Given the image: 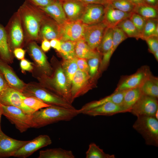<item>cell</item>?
Wrapping results in <instances>:
<instances>
[{"label":"cell","mask_w":158,"mask_h":158,"mask_svg":"<svg viewBox=\"0 0 158 158\" xmlns=\"http://www.w3.org/2000/svg\"><path fill=\"white\" fill-rule=\"evenodd\" d=\"M17 11L23 28L25 42L39 41L41 25L46 14L28 0L25 1Z\"/></svg>","instance_id":"obj_1"},{"label":"cell","mask_w":158,"mask_h":158,"mask_svg":"<svg viewBox=\"0 0 158 158\" xmlns=\"http://www.w3.org/2000/svg\"><path fill=\"white\" fill-rule=\"evenodd\" d=\"M80 114L79 110L51 105L30 115L33 128H39L61 121H70Z\"/></svg>","instance_id":"obj_2"},{"label":"cell","mask_w":158,"mask_h":158,"mask_svg":"<svg viewBox=\"0 0 158 158\" xmlns=\"http://www.w3.org/2000/svg\"><path fill=\"white\" fill-rule=\"evenodd\" d=\"M133 125V128L140 134L146 145L158 146V120L154 116H140Z\"/></svg>","instance_id":"obj_3"},{"label":"cell","mask_w":158,"mask_h":158,"mask_svg":"<svg viewBox=\"0 0 158 158\" xmlns=\"http://www.w3.org/2000/svg\"><path fill=\"white\" fill-rule=\"evenodd\" d=\"M21 92L25 96L35 97L49 105L69 109H75L71 103L60 96L41 88L29 86L25 87Z\"/></svg>","instance_id":"obj_4"},{"label":"cell","mask_w":158,"mask_h":158,"mask_svg":"<svg viewBox=\"0 0 158 158\" xmlns=\"http://www.w3.org/2000/svg\"><path fill=\"white\" fill-rule=\"evenodd\" d=\"M5 29L11 51L20 47L25 42V39L20 18L17 11L11 18Z\"/></svg>","instance_id":"obj_5"},{"label":"cell","mask_w":158,"mask_h":158,"mask_svg":"<svg viewBox=\"0 0 158 158\" xmlns=\"http://www.w3.org/2000/svg\"><path fill=\"white\" fill-rule=\"evenodd\" d=\"M2 105L3 115L15 126L20 132H24L28 129L33 128L30 115L26 114L18 107Z\"/></svg>","instance_id":"obj_6"},{"label":"cell","mask_w":158,"mask_h":158,"mask_svg":"<svg viewBox=\"0 0 158 158\" xmlns=\"http://www.w3.org/2000/svg\"><path fill=\"white\" fill-rule=\"evenodd\" d=\"M86 25L80 20L73 21L68 19L63 24L59 25V40L76 42L83 39Z\"/></svg>","instance_id":"obj_7"},{"label":"cell","mask_w":158,"mask_h":158,"mask_svg":"<svg viewBox=\"0 0 158 158\" xmlns=\"http://www.w3.org/2000/svg\"><path fill=\"white\" fill-rule=\"evenodd\" d=\"M25 97L21 92L8 85L0 94V103L18 107L26 114L31 115L35 111L24 104L23 100Z\"/></svg>","instance_id":"obj_8"},{"label":"cell","mask_w":158,"mask_h":158,"mask_svg":"<svg viewBox=\"0 0 158 158\" xmlns=\"http://www.w3.org/2000/svg\"><path fill=\"white\" fill-rule=\"evenodd\" d=\"M157 99L142 94L133 106L130 112L137 117L140 116L154 117L156 113L158 111Z\"/></svg>","instance_id":"obj_9"},{"label":"cell","mask_w":158,"mask_h":158,"mask_svg":"<svg viewBox=\"0 0 158 158\" xmlns=\"http://www.w3.org/2000/svg\"><path fill=\"white\" fill-rule=\"evenodd\" d=\"M52 143L50 137L46 135H40L23 145L13 157L20 158H27L39 149L49 145Z\"/></svg>","instance_id":"obj_10"},{"label":"cell","mask_w":158,"mask_h":158,"mask_svg":"<svg viewBox=\"0 0 158 158\" xmlns=\"http://www.w3.org/2000/svg\"><path fill=\"white\" fill-rule=\"evenodd\" d=\"M107 27L103 21L95 24L86 25L83 39L91 49L96 50Z\"/></svg>","instance_id":"obj_11"},{"label":"cell","mask_w":158,"mask_h":158,"mask_svg":"<svg viewBox=\"0 0 158 158\" xmlns=\"http://www.w3.org/2000/svg\"><path fill=\"white\" fill-rule=\"evenodd\" d=\"M47 81L59 95L71 103L70 89L62 67L58 68L53 77L48 79Z\"/></svg>","instance_id":"obj_12"},{"label":"cell","mask_w":158,"mask_h":158,"mask_svg":"<svg viewBox=\"0 0 158 158\" xmlns=\"http://www.w3.org/2000/svg\"><path fill=\"white\" fill-rule=\"evenodd\" d=\"M26 43L27 50L39 69L46 75H51V68L41 48L35 41H31Z\"/></svg>","instance_id":"obj_13"},{"label":"cell","mask_w":158,"mask_h":158,"mask_svg":"<svg viewBox=\"0 0 158 158\" xmlns=\"http://www.w3.org/2000/svg\"><path fill=\"white\" fill-rule=\"evenodd\" d=\"M29 140L14 139L6 135L0 128V158L13 157L14 154Z\"/></svg>","instance_id":"obj_14"},{"label":"cell","mask_w":158,"mask_h":158,"mask_svg":"<svg viewBox=\"0 0 158 158\" xmlns=\"http://www.w3.org/2000/svg\"><path fill=\"white\" fill-rule=\"evenodd\" d=\"M105 8V6L101 4H87L80 20L86 25L102 22L104 19Z\"/></svg>","instance_id":"obj_15"},{"label":"cell","mask_w":158,"mask_h":158,"mask_svg":"<svg viewBox=\"0 0 158 158\" xmlns=\"http://www.w3.org/2000/svg\"><path fill=\"white\" fill-rule=\"evenodd\" d=\"M89 74L78 69L72 81L70 88L71 102L87 91L85 87L90 78Z\"/></svg>","instance_id":"obj_16"},{"label":"cell","mask_w":158,"mask_h":158,"mask_svg":"<svg viewBox=\"0 0 158 158\" xmlns=\"http://www.w3.org/2000/svg\"><path fill=\"white\" fill-rule=\"evenodd\" d=\"M61 3L67 19L80 20L87 4L77 0H58Z\"/></svg>","instance_id":"obj_17"},{"label":"cell","mask_w":158,"mask_h":158,"mask_svg":"<svg viewBox=\"0 0 158 158\" xmlns=\"http://www.w3.org/2000/svg\"><path fill=\"white\" fill-rule=\"evenodd\" d=\"M54 39H59V25L46 14L41 25L39 40H42L44 39L49 40Z\"/></svg>","instance_id":"obj_18"},{"label":"cell","mask_w":158,"mask_h":158,"mask_svg":"<svg viewBox=\"0 0 158 158\" xmlns=\"http://www.w3.org/2000/svg\"><path fill=\"white\" fill-rule=\"evenodd\" d=\"M102 21L107 27L113 28L123 20L130 17L131 13H126L113 7L110 4L105 6Z\"/></svg>","instance_id":"obj_19"},{"label":"cell","mask_w":158,"mask_h":158,"mask_svg":"<svg viewBox=\"0 0 158 158\" xmlns=\"http://www.w3.org/2000/svg\"><path fill=\"white\" fill-rule=\"evenodd\" d=\"M125 112V111L121 105L112 102H108L85 111L82 114L95 116H111L118 113Z\"/></svg>","instance_id":"obj_20"},{"label":"cell","mask_w":158,"mask_h":158,"mask_svg":"<svg viewBox=\"0 0 158 158\" xmlns=\"http://www.w3.org/2000/svg\"><path fill=\"white\" fill-rule=\"evenodd\" d=\"M150 75L147 69L140 70L124 80L120 84L114 92L140 87Z\"/></svg>","instance_id":"obj_21"},{"label":"cell","mask_w":158,"mask_h":158,"mask_svg":"<svg viewBox=\"0 0 158 158\" xmlns=\"http://www.w3.org/2000/svg\"><path fill=\"white\" fill-rule=\"evenodd\" d=\"M39 7L59 25L63 24L68 20L62 5L58 0L47 6Z\"/></svg>","instance_id":"obj_22"},{"label":"cell","mask_w":158,"mask_h":158,"mask_svg":"<svg viewBox=\"0 0 158 158\" xmlns=\"http://www.w3.org/2000/svg\"><path fill=\"white\" fill-rule=\"evenodd\" d=\"M113 29L112 45L109 51L103 55L100 66L102 70L104 68L108 65L112 55L119 45L128 38L122 30L118 27L116 26Z\"/></svg>","instance_id":"obj_23"},{"label":"cell","mask_w":158,"mask_h":158,"mask_svg":"<svg viewBox=\"0 0 158 158\" xmlns=\"http://www.w3.org/2000/svg\"><path fill=\"white\" fill-rule=\"evenodd\" d=\"M0 72L10 87L22 92L25 87L23 82L12 70L0 60Z\"/></svg>","instance_id":"obj_24"},{"label":"cell","mask_w":158,"mask_h":158,"mask_svg":"<svg viewBox=\"0 0 158 158\" xmlns=\"http://www.w3.org/2000/svg\"><path fill=\"white\" fill-rule=\"evenodd\" d=\"M124 90L114 92L113 94L99 100L88 103L79 109L80 114L108 102H112L121 106Z\"/></svg>","instance_id":"obj_25"},{"label":"cell","mask_w":158,"mask_h":158,"mask_svg":"<svg viewBox=\"0 0 158 158\" xmlns=\"http://www.w3.org/2000/svg\"><path fill=\"white\" fill-rule=\"evenodd\" d=\"M140 87L124 90L122 107L126 112L131 109L142 94Z\"/></svg>","instance_id":"obj_26"},{"label":"cell","mask_w":158,"mask_h":158,"mask_svg":"<svg viewBox=\"0 0 158 158\" xmlns=\"http://www.w3.org/2000/svg\"><path fill=\"white\" fill-rule=\"evenodd\" d=\"M75 53L76 57L88 59L99 54L96 50L91 49L83 39L75 42Z\"/></svg>","instance_id":"obj_27"},{"label":"cell","mask_w":158,"mask_h":158,"mask_svg":"<svg viewBox=\"0 0 158 158\" xmlns=\"http://www.w3.org/2000/svg\"><path fill=\"white\" fill-rule=\"evenodd\" d=\"M38 158H74L71 150L61 148L47 149L39 152Z\"/></svg>","instance_id":"obj_28"},{"label":"cell","mask_w":158,"mask_h":158,"mask_svg":"<svg viewBox=\"0 0 158 158\" xmlns=\"http://www.w3.org/2000/svg\"><path fill=\"white\" fill-rule=\"evenodd\" d=\"M143 94L156 98L158 97V81L150 74L140 87Z\"/></svg>","instance_id":"obj_29"},{"label":"cell","mask_w":158,"mask_h":158,"mask_svg":"<svg viewBox=\"0 0 158 158\" xmlns=\"http://www.w3.org/2000/svg\"><path fill=\"white\" fill-rule=\"evenodd\" d=\"M0 57L3 60L10 62L12 55L4 27L0 23Z\"/></svg>","instance_id":"obj_30"},{"label":"cell","mask_w":158,"mask_h":158,"mask_svg":"<svg viewBox=\"0 0 158 158\" xmlns=\"http://www.w3.org/2000/svg\"><path fill=\"white\" fill-rule=\"evenodd\" d=\"M116 26L121 29L128 37L142 39L141 34L136 28L129 18L122 21Z\"/></svg>","instance_id":"obj_31"},{"label":"cell","mask_w":158,"mask_h":158,"mask_svg":"<svg viewBox=\"0 0 158 158\" xmlns=\"http://www.w3.org/2000/svg\"><path fill=\"white\" fill-rule=\"evenodd\" d=\"M113 34V28L107 27L96 50L103 56L107 53L110 49L112 43Z\"/></svg>","instance_id":"obj_32"},{"label":"cell","mask_w":158,"mask_h":158,"mask_svg":"<svg viewBox=\"0 0 158 158\" xmlns=\"http://www.w3.org/2000/svg\"><path fill=\"white\" fill-rule=\"evenodd\" d=\"M77 59L75 57L72 59L64 60L63 63L62 68L70 89L72 80L78 69Z\"/></svg>","instance_id":"obj_33"},{"label":"cell","mask_w":158,"mask_h":158,"mask_svg":"<svg viewBox=\"0 0 158 158\" xmlns=\"http://www.w3.org/2000/svg\"><path fill=\"white\" fill-rule=\"evenodd\" d=\"M133 12L147 19H157L158 12L156 8L146 4L135 6Z\"/></svg>","instance_id":"obj_34"},{"label":"cell","mask_w":158,"mask_h":158,"mask_svg":"<svg viewBox=\"0 0 158 158\" xmlns=\"http://www.w3.org/2000/svg\"><path fill=\"white\" fill-rule=\"evenodd\" d=\"M60 41L61 46L59 53L64 60L70 59L76 57L75 53V42Z\"/></svg>","instance_id":"obj_35"},{"label":"cell","mask_w":158,"mask_h":158,"mask_svg":"<svg viewBox=\"0 0 158 158\" xmlns=\"http://www.w3.org/2000/svg\"><path fill=\"white\" fill-rule=\"evenodd\" d=\"M114 154H110L105 153L103 150L94 143H90L86 152V158H115Z\"/></svg>","instance_id":"obj_36"},{"label":"cell","mask_w":158,"mask_h":158,"mask_svg":"<svg viewBox=\"0 0 158 158\" xmlns=\"http://www.w3.org/2000/svg\"><path fill=\"white\" fill-rule=\"evenodd\" d=\"M23 102L25 105L33 110L35 111L51 105L34 96H25L23 100Z\"/></svg>","instance_id":"obj_37"},{"label":"cell","mask_w":158,"mask_h":158,"mask_svg":"<svg viewBox=\"0 0 158 158\" xmlns=\"http://www.w3.org/2000/svg\"><path fill=\"white\" fill-rule=\"evenodd\" d=\"M110 4L113 7L126 13L133 12L135 6L129 0H111Z\"/></svg>","instance_id":"obj_38"},{"label":"cell","mask_w":158,"mask_h":158,"mask_svg":"<svg viewBox=\"0 0 158 158\" xmlns=\"http://www.w3.org/2000/svg\"><path fill=\"white\" fill-rule=\"evenodd\" d=\"M158 25L157 19H147L142 33V39L144 40L152 36Z\"/></svg>","instance_id":"obj_39"},{"label":"cell","mask_w":158,"mask_h":158,"mask_svg":"<svg viewBox=\"0 0 158 158\" xmlns=\"http://www.w3.org/2000/svg\"><path fill=\"white\" fill-rule=\"evenodd\" d=\"M129 18L142 34L147 19L134 12L131 13Z\"/></svg>","instance_id":"obj_40"},{"label":"cell","mask_w":158,"mask_h":158,"mask_svg":"<svg viewBox=\"0 0 158 158\" xmlns=\"http://www.w3.org/2000/svg\"><path fill=\"white\" fill-rule=\"evenodd\" d=\"M99 54L96 56L88 59L87 63L89 67V74L90 77H92L97 72L100 60Z\"/></svg>","instance_id":"obj_41"},{"label":"cell","mask_w":158,"mask_h":158,"mask_svg":"<svg viewBox=\"0 0 158 158\" xmlns=\"http://www.w3.org/2000/svg\"><path fill=\"white\" fill-rule=\"evenodd\" d=\"M148 45L149 49L152 54L158 50V38L151 36L145 38V39Z\"/></svg>","instance_id":"obj_42"},{"label":"cell","mask_w":158,"mask_h":158,"mask_svg":"<svg viewBox=\"0 0 158 158\" xmlns=\"http://www.w3.org/2000/svg\"><path fill=\"white\" fill-rule=\"evenodd\" d=\"M86 59L77 57V64L78 69L89 74V67Z\"/></svg>","instance_id":"obj_43"},{"label":"cell","mask_w":158,"mask_h":158,"mask_svg":"<svg viewBox=\"0 0 158 158\" xmlns=\"http://www.w3.org/2000/svg\"><path fill=\"white\" fill-rule=\"evenodd\" d=\"M38 7L47 6L55 2L56 0H28Z\"/></svg>","instance_id":"obj_44"},{"label":"cell","mask_w":158,"mask_h":158,"mask_svg":"<svg viewBox=\"0 0 158 158\" xmlns=\"http://www.w3.org/2000/svg\"><path fill=\"white\" fill-rule=\"evenodd\" d=\"M20 66L21 70L23 71H30L33 69L31 63L24 58L21 60Z\"/></svg>","instance_id":"obj_45"},{"label":"cell","mask_w":158,"mask_h":158,"mask_svg":"<svg viewBox=\"0 0 158 158\" xmlns=\"http://www.w3.org/2000/svg\"><path fill=\"white\" fill-rule=\"evenodd\" d=\"M85 4H99L104 6L110 4L111 0H77Z\"/></svg>","instance_id":"obj_46"},{"label":"cell","mask_w":158,"mask_h":158,"mask_svg":"<svg viewBox=\"0 0 158 158\" xmlns=\"http://www.w3.org/2000/svg\"><path fill=\"white\" fill-rule=\"evenodd\" d=\"M13 53L16 58L21 60L24 58L25 51L21 47H18L13 50Z\"/></svg>","instance_id":"obj_47"},{"label":"cell","mask_w":158,"mask_h":158,"mask_svg":"<svg viewBox=\"0 0 158 158\" xmlns=\"http://www.w3.org/2000/svg\"><path fill=\"white\" fill-rule=\"evenodd\" d=\"M50 42L51 47L59 52L60 50L61 46L60 40L58 39H54L51 40Z\"/></svg>","instance_id":"obj_48"},{"label":"cell","mask_w":158,"mask_h":158,"mask_svg":"<svg viewBox=\"0 0 158 158\" xmlns=\"http://www.w3.org/2000/svg\"><path fill=\"white\" fill-rule=\"evenodd\" d=\"M9 85L5 80L3 75L0 72V94Z\"/></svg>","instance_id":"obj_49"},{"label":"cell","mask_w":158,"mask_h":158,"mask_svg":"<svg viewBox=\"0 0 158 158\" xmlns=\"http://www.w3.org/2000/svg\"><path fill=\"white\" fill-rule=\"evenodd\" d=\"M51 47L50 42L49 40L46 39L42 40L41 48L43 51H48L50 50Z\"/></svg>","instance_id":"obj_50"},{"label":"cell","mask_w":158,"mask_h":158,"mask_svg":"<svg viewBox=\"0 0 158 158\" xmlns=\"http://www.w3.org/2000/svg\"><path fill=\"white\" fill-rule=\"evenodd\" d=\"M135 6L139 5L145 3V0H129Z\"/></svg>","instance_id":"obj_51"},{"label":"cell","mask_w":158,"mask_h":158,"mask_svg":"<svg viewBox=\"0 0 158 158\" xmlns=\"http://www.w3.org/2000/svg\"><path fill=\"white\" fill-rule=\"evenodd\" d=\"M145 1L149 4L148 5L156 8L155 6L157 4V0H145Z\"/></svg>","instance_id":"obj_52"},{"label":"cell","mask_w":158,"mask_h":158,"mask_svg":"<svg viewBox=\"0 0 158 158\" xmlns=\"http://www.w3.org/2000/svg\"><path fill=\"white\" fill-rule=\"evenodd\" d=\"M152 36L158 37V25L157 26Z\"/></svg>","instance_id":"obj_53"},{"label":"cell","mask_w":158,"mask_h":158,"mask_svg":"<svg viewBox=\"0 0 158 158\" xmlns=\"http://www.w3.org/2000/svg\"><path fill=\"white\" fill-rule=\"evenodd\" d=\"M3 109L2 104L0 103V128H1V117L3 115Z\"/></svg>","instance_id":"obj_54"},{"label":"cell","mask_w":158,"mask_h":158,"mask_svg":"<svg viewBox=\"0 0 158 158\" xmlns=\"http://www.w3.org/2000/svg\"><path fill=\"white\" fill-rule=\"evenodd\" d=\"M156 60H158V50H157L153 54Z\"/></svg>","instance_id":"obj_55"}]
</instances>
